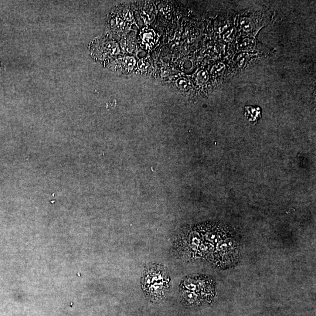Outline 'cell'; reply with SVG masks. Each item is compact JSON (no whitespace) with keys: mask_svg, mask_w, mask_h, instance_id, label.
I'll use <instances>...</instances> for the list:
<instances>
[{"mask_svg":"<svg viewBox=\"0 0 316 316\" xmlns=\"http://www.w3.org/2000/svg\"><path fill=\"white\" fill-rule=\"evenodd\" d=\"M145 271L142 278V287L149 300L160 301L167 293L169 278L168 273L162 266H151Z\"/></svg>","mask_w":316,"mask_h":316,"instance_id":"obj_1","label":"cell"},{"mask_svg":"<svg viewBox=\"0 0 316 316\" xmlns=\"http://www.w3.org/2000/svg\"><path fill=\"white\" fill-rule=\"evenodd\" d=\"M92 54L100 60L111 58L119 52L117 43L109 39L101 38L97 39L92 46Z\"/></svg>","mask_w":316,"mask_h":316,"instance_id":"obj_2","label":"cell"},{"mask_svg":"<svg viewBox=\"0 0 316 316\" xmlns=\"http://www.w3.org/2000/svg\"><path fill=\"white\" fill-rule=\"evenodd\" d=\"M207 79H208V76H207V73L205 72H203V71L199 72L198 77H197V80H198V83L200 84L206 82Z\"/></svg>","mask_w":316,"mask_h":316,"instance_id":"obj_3","label":"cell"},{"mask_svg":"<svg viewBox=\"0 0 316 316\" xmlns=\"http://www.w3.org/2000/svg\"><path fill=\"white\" fill-rule=\"evenodd\" d=\"M224 67H225V66L224 65V64H218V65H217L216 66H215V73H220L221 72H222V70H223L224 69Z\"/></svg>","mask_w":316,"mask_h":316,"instance_id":"obj_4","label":"cell"},{"mask_svg":"<svg viewBox=\"0 0 316 316\" xmlns=\"http://www.w3.org/2000/svg\"><path fill=\"white\" fill-rule=\"evenodd\" d=\"M180 86L182 88V89H188V84L187 83L186 81L185 80H181V83H179Z\"/></svg>","mask_w":316,"mask_h":316,"instance_id":"obj_5","label":"cell"}]
</instances>
